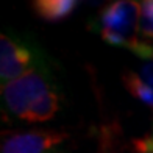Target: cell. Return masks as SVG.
<instances>
[{"mask_svg": "<svg viewBox=\"0 0 153 153\" xmlns=\"http://www.w3.org/2000/svg\"><path fill=\"white\" fill-rule=\"evenodd\" d=\"M123 83L131 95L145 103L147 106L153 108V88L141 78V75L134 72H127L123 75Z\"/></svg>", "mask_w": 153, "mask_h": 153, "instance_id": "52a82bcc", "label": "cell"}, {"mask_svg": "<svg viewBox=\"0 0 153 153\" xmlns=\"http://www.w3.org/2000/svg\"><path fill=\"white\" fill-rule=\"evenodd\" d=\"M78 2L75 0H34L31 3L36 16L45 22H59L75 11Z\"/></svg>", "mask_w": 153, "mask_h": 153, "instance_id": "8992f818", "label": "cell"}, {"mask_svg": "<svg viewBox=\"0 0 153 153\" xmlns=\"http://www.w3.org/2000/svg\"><path fill=\"white\" fill-rule=\"evenodd\" d=\"M52 153H64L62 150H55V152H52Z\"/></svg>", "mask_w": 153, "mask_h": 153, "instance_id": "9c48e42d", "label": "cell"}, {"mask_svg": "<svg viewBox=\"0 0 153 153\" xmlns=\"http://www.w3.org/2000/svg\"><path fill=\"white\" fill-rule=\"evenodd\" d=\"M61 100H62V94L59 91V88L56 86V88H53L52 91H48L20 120L30 122V123H39V122L52 120L53 117L59 113Z\"/></svg>", "mask_w": 153, "mask_h": 153, "instance_id": "5b68a950", "label": "cell"}, {"mask_svg": "<svg viewBox=\"0 0 153 153\" xmlns=\"http://www.w3.org/2000/svg\"><path fill=\"white\" fill-rule=\"evenodd\" d=\"M134 147L137 153H153V131L150 134L134 141Z\"/></svg>", "mask_w": 153, "mask_h": 153, "instance_id": "ba28073f", "label": "cell"}, {"mask_svg": "<svg viewBox=\"0 0 153 153\" xmlns=\"http://www.w3.org/2000/svg\"><path fill=\"white\" fill-rule=\"evenodd\" d=\"M44 56L30 42H25L10 33L0 38V81L2 86L27 75L41 64Z\"/></svg>", "mask_w": 153, "mask_h": 153, "instance_id": "3957f363", "label": "cell"}, {"mask_svg": "<svg viewBox=\"0 0 153 153\" xmlns=\"http://www.w3.org/2000/svg\"><path fill=\"white\" fill-rule=\"evenodd\" d=\"M56 86L50 69L44 62L27 75L2 86L3 108L10 116L20 120L48 91Z\"/></svg>", "mask_w": 153, "mask_h": 153, "instance_id": "6da1fadb", "label": "cell"}, {"mask_svg": "<svg viewBox=\"0 0 153 153\" xmlns=\"http://www.w3.org/2000/svg\"><path fill=\"white\" fill-rule=\"evenodd\" d=\"M69 139L61 130L38 128L19 133H6L2 141V153H52Z\"/></svg>", "mask_w": 153, "mask_h": 153, "instance_id": "277c9868", "label": "cell"}, {"mask_svg": "<svg viewBox=\"0 0 153 153\" xmlns=\"http://www.w3.org/2000/svg\"><path fill=\"white\" fill-rule=\"evenodd\" d=\"M139 27V3L136 2H114L106 5L97 19V30L102 38L111 45L128 47L136 45L134 36Z\"/></svg>", "mask_w": 153, "mask_h": 153, "instance_id": "7a4b0ae2", "label": "cell"}]
</instances>
